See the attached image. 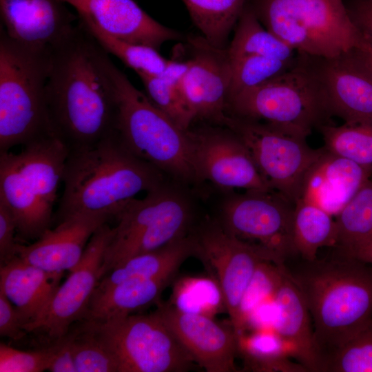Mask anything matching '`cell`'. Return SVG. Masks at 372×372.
Wrapping results in <instances>:
<instances>
[{
	"mask_svg": "<svg viewBox=\"0 0 372 372\" xmlns=\"http://www.w3.org/2000/svg\"><path fill=\"white\" fill-rule=\"evenodd\" d=\"M369 56H370V59L372 61V52H369Z\"/></svg>",
	"mask_w": 372,
	"mask_h": 372,
	"instance_id": "cell-46",
	"label": "cell"
},
{
	"mask_svg": "<svg viewBox=\"0 0 372 372\" xmlns=\"http://www.w3.org/2000/svg\"><path fill=\"white\" fill-rule=\"evenodd\" d=\"M63 273L46 271L15 256L0 266V291L15 307L24 326L45 309Z\"/></svg>",
	"mask_w": 372,
	"mask_h": 372,
	"instance_id": "cell-24",
	"label": "cell"
},
{
	"mask_svg": "<svg viewBox=\"0 0 372 372\" xmlns=\"http://www.w3.org/2000/svg\"><path fill=\"white\" fill-rule=\"evenodd\" d=\"M67 334L77 372H118L114 355L88 320L74 323Z\"/></svg>",
	"mask_w": 372,
	"mask_h": 372,
	"instance_id": "cell-34",
	"label": "cell"
},
{
	"mask_svg": "<svg viewBox=\"0 0 372 372\" xmlns=\"http://www.w3.org/2000/svg\"><path fill=\"white\" fill-rule=\"evenodd\" d=\"M329 152L351 160L372 172V123L318 127Z\"/></svg>",
	"mask_w": 372,
	"mask_h": 372,
	"instance_id": "cell-32",
	"label": "cell"
},
{
	"mask_svg": "<svg viewBox=\"0 0 372 372\" xmlns=\"http://www.w3.org/2000/svg\"><path fill=\"white\" fill-rule=\"evenodd\" d=\"M294 205L275 191L228 192L217 218L235 238L265 251L279 262L295 252Z\"/></svg>",
	"mask_w": 372,
	"mask_h": 372,
	"instance_id": "cell-13",
	"label": "cell"
},
{
	"mask_svg": "<svg viewBox=\"0 0 372 372\" xmlns=\"http://www.w3.org/2000/svg\"><path fill=\"white\" fill-rule=\"evenodd\" d=\"M355 48L329 57L311 56L331 116L344 123H372V61Z\"/></svg>",
	"mask_w": 372,
	"mask_h": 372,
	"instance_id": "cell-16",
	"label": "cell"
},
{
	"mask_svg": "<svg viewBox=\"0 0 372 372\" xmlns=\"http://www.w3.org/2000/svg\"><path fill=\"white\" fill-rule=\"evenodd\" d=\"M234 30L233 38L227 48L230 59L260 56L293 61L297 58L298 52L264 27L249 2Z\"/></svg>",
	"mask_w": 372,
	"mask_h": 372,
	"instance_id": "cell-28",
	"label": "cell"
},
{
	"mask_svg": "<svg viewBox=\"0 0 372 372\" xmlns=\"http://www.w3.org/2000/svg\"><path fill=\"white\" fill-rule=\"evenodd\" d=\"M174 276L132 279L102 291H95L83 320L105 321L128 316L143 307L157 303Z\"/></svg>",
	"mask_w": 372,
	"mask_h": 372,
	"instance_id": "cell-25",
	"label": "cell"
},
{
	"mask_svg": "<svg viewBox=\"0 0 372 372\" xmlns=\"http://www.w3.org/2000/svg\"><path fill=\"white\" fill-rule=\"evenodd\" d=\"M138 75L149 99L179 127L189 130L195 120L180 87L161 76Z\"/></svg>",
	"mask_w": 372,
	"mask_h": 372,
	"instance_id": "cell-37",
	"label": "cell"
},
{
	"mask_svg": "<svg viewBox=\"0 0 372 372\" xmlns=\"http://www.w3.org/2000/svg\"><path fill=\"white\" fill-rule=\"evenodd\" d=\"M285 267L269 260L260 262L246 291L241 304L245 331L253 311L268 298L273 297L280 282Z\"/></svg>",
	"mask_w": 372,
	"mask_h": 372,
	"instance_id": "cell-39",
	"label": "cell"
},
{
	"mask_svg": "<svg viewBox=\"0 0 372 372\" xmlns=\"http://www.w3.org/2000/svg\"><path fill=\"white\" fill-rule=\"evenodd\" d=\"M342 256L289 272L311 316L322 372L327 358L372 320V268Z\"/></svg>",
	"mask_w": 372,
	"mask_h": 372,
	"instance_id": "cell-3",
	"label": "cell"
},
{
	"mask_svg": "<svg viewBox=\"0 0 372 372\" xmlns=\"http://www.w3.org/2000/svg\"><path fill=\"white\" fill-rule=\"evenodd\" d=\"M323 372H372V320L327 358Z\"/></svg>",
	"mask_w": 372,
	"mask_h": 372,
	"instance_id": "cell-38",
	"label": "cell"
},
{
	"mask_svg": "<svg viewBox=\"0 0 372 372\" xmlns=\"http://www.w3.org/2000/svg\"><path fill=\"white\" fill-rule=\"evenodd\" d=\"M191 256H195V245L190 231L160 249L129 258L103 276L95 291H102L129 280L176 274L181 264Z\"/></svg>",
	"mask_w": 372,
	"mask_h": 372,
	"instance_id": "cell-26",
	"label": "cell"
},
{
	"mask_svg": "<svg viewBox=\"0 0 372 372\" xmlns=\"http://www.w3.org/2000/svg\"><path fill=\"white\" fill-rule=\"evenodd\" d=\"M23 147L0 153V198L15 218L17 239L27 242L51 228L68 149L58 138Z\"/></svg>",
	"mask_w": 372,
	"mask_h": 372,
	"instance_id": "cell-6",
	"label": "cell"
},
{
	"mask_svg": "<svg viewBox=\"0 0 372 372\" xmlns=\"http://www.w3.org/2000/svg\"><path fill=\"white\" fill-rule=\"evenodd\" d=\"M48 371L50 372H77L68 334L61 338L60 347Z\"/></svg>",
	"mask_w": 372,
	"mask_h": 372,
	"instance_id": "cell-44",
	"label": "cell"
},
{
	"mask_svg": "<svg viewBox=\"0 0 372 372\" xmlns=\"http://www.w3.org/2000/svg\"><path fill=\"white\" fill-rule=\"evenodd\" d=\"M113 232L108 223L94 232L80 262L59 286L45 309L37 319L23 326L27 333L43 340V345L60 340L74 323L84 319L100 280L104 255Z\"/></svg>",
	"mask_w": 372,
	"mask_h": 372,
	"instance_id": "cell-14",
	"label": "cell"
},
{
	"mask_svg": "<svg viewBox=\"0 0 372 372\" xmlns=\"http://www.w3.org/2000/svg\"><path fill=\"white\" fill-rule=\"evenodd\" d=\"M173 291V304L180 310L209 316L221 306L225 307L223 294L214 280L204 278H184Z\"/></svg>",
	"mask_w": 372,
	"mask_h": 372,
	"instance_id": "cell-36",
	"label": "cell"
},
{
	"mask_svg": "<svg viewBox=\"0 0 372 372\" xmlns=\"http://www.w3.org/2000/svg\"><path fill=\"white\" fill-rule=\"evenodd\" d=\"M194 164L203 184L208 181L225 191H270L249 149L230 129L207 125L189 129ZM273 191V190H272Z\"/></svg>",
	"mask_w": 372,
	"mask_h": 372,
	"instance_id": "cell-15",
	"label": "cell"
},
{
	"mask_svg": "<svg viewBox=\"0 0 372 372\" xmlns=\"http://www.w3.org/2000/svg\"><path fill=\"white\" fill-rule=\"evenodd\" d=\"M0 16L9 38L45 49L64 39L78 19L61 0H0Z\"/></svg>",
	"mask_w": 372,
	"mask_h": 372,
	"instance_id": "cell-21",
	"label": "cell"
},
{
	"mask_svg": "<svg viewBox=\"0 0 372 372\" xmlns=\"http://www.w3.org/2000/svg\"><path fill=\"white\" fill-rule=\"evenodd\" d=\"M108 70L116 98V132L123 144L168 179L189 189L201 185L189 130L176 125L111 59Z\"/></svg>",
	"mask_w": 372,
	"mask_h": 372,
	"instance_id": "cell-4",
	"label": "cell"
},
{
	"mask_svg": "<svg viewBox=\"0 0 372 372\" xmlns=\"http://www.w3.org/2000/svg\"><path fill=\"white\" fill-rule=\"evenodd\" d=\"M273 302L276 309L273 329L289 345L293 358L307 371L322 372V361L315 342L309 310L286 267Z\"/></svg>",
	"mask_w": 372,
	"mask_h": 372,
	"instance_id": "cell-22",
	"label": "cell"
},
{
	"mask_svg": "<svg viewBox=\"0 0 372 372\" xmlns=\"http://www.w3.org/2000/svg\"><path fill=\"white\" fill-rule=\"evenodd\" d=\"M296 59L293 61H285L260 56H246L230 59L227 101L236 95L258 87L284 73L294 64Z\"/></svg>",
	"mask_w": 372,
	"mask_h": 372,
	"instance_id": "cell-35",
	"label": "cell"
},
{
	"mask_svg": "<svg viewBox=\"0 0 372 372\" xmlns=\"http://www.w3.org/2000/svg\"><path fill=\"white\" fill-rule=\"evenodd\" d=\"M112 219L104 214H79L65 218L46 230L35 242H17L16 256L46 271H72L80 262L94 232Z\"/></svg>",
	"mask_w": 372,
	"mask_h": 372,
	"instance_id": "cell-20",
	"label": "cell"
},
{
	"mask_svg": "<svg viewBox=\"0 0 372 372\" xmlns=\"http://www.w3.org/2000/svg\"><path fill=\"white\" fill-rule=\"evenodd\" d=\"M371 176V170L325 149L308 174L300 198L337 216Z\"/></svg>",
	"mask_w": 372,
	"mask_h": 372,
	"instance_id": "cell-23",
	"label": "cell"
},
{
	"mask_svg": "<svg viewBox=\"0 0 372 372\" xmlns=\"http://www.w3.org/2000/svg\"><path fill=\"white\" fill-rule=\"evenodd\" d=\"M167 179L134 155L114 132L92 145L68 151L54 218L57 223L79 214L116 218L138 193L154 189Z\"/></svg>",
	"mask_w": 372,
	"mask_h": 372,
	"instance_id": "cell-2",
	"label": "cell"
},
{
	"mask_svg": "<svg viewBox=\"0 0 372 372\" xmlns=\"http://www.w3.org/2000/svg\"><path fill=\"white\" fill-rule=\"evenodd\" d=\"M156 304L154 312L206 371H238V336L234 328L224 327L205 315L183 311L168 302L160 300Z\"/></svg>",
	"mask_w": 372,
	"mask_h": 372,
	"instance_id": "cell-18",
	"label": "cell"
},
{
	"mask_svg": "<svg viewBox=\"0 0 372 372\" xmlns=\"http://www.w3.org/2000/svg\"><path fill=\"white\" fill-rule=\"evenodd\" d=\"M238 350L247 369L254 371L307 372L302 364L291 360V347L273 329L238 335Z\"/></svg>",
	"mask_w": 372,
	"mask_h": 372,
	"instance_id": "cell-29",
	"label": "cell"
},
{
	"mask_svg": "<svg viewBox=\"0 0 372 372\" xmlns=\"http://www.w3.org/2000/svg\"><path fill=\"white\" fill-rule=\"evenodd\" d=\"M50 54L51 49L14 41L1 26L0 153L57 138L45 95Z\"/></svg>",
	"mask_w": 372,
	"mask_h": 372,
	"instance_id": "cell-5",
	"label": "cell"
},
{
	"mask_svg": "<svg viewBox=\"0 0 372 372\" xmlns=\"http://www.w3.org/2000/svg\"><path fill=\"white\" fill-rule=\"evenodd\" d=\"M189 192L167 179L143 198L128 202L116 218L118 223L104 255L100 280L129 258L188 235L196 224Z\"/></svg>",
	"mask_w": 372,
	"mask_h": 372,
	"instance_id": "cell-7",
	"label": "cell"
},
{
	"mask_svg": "<svg viewBox=\"0 0 372 372\" xmlns=\"http://www.w3.org/2000/svg\"><path fill=\"white\" fill-rule=\"evenodd\" d=\"M338 227L329 213L303 198L294 205L293 244L295 252L304 260L317 259L319 249L336 247Z\"/></svg>",
	"mask_w": 372,
	"mask_h": 372,
	"instance_id": "cell-27",
	"label": "cell"
},
{
	"mask_svg": "<svg viewBox=\"0 0 372 372\" xmlns=\"http://www.w3.org/2000/svg\"><path fill=\"white\" fill-rule=\"evenodd\" d=\"M344 2L354 25L372 48V0Z\"/></svg>",
	"mask_w": 372,
	"mask_h": 372,
	"instance_id": "cell-43",
	"label": "cell"
},
{
	"mask_svg": "<svg viewBox=\"0 0 372 372\" xmlns=\"http://www.w3.org/2000/svg\"><path fill=\"white\" fill-rule=\"evenodd\" d=\"M347 256L372 265V240L355 249Z\"/></svg>",
	"mask_w": 372,
	"mask_h": 372,
	"instance_id": "cell-45",
	"label": "cell"
},
{
	"mask_svg": "<svg viewBox=\"0 0 372 372\" xmlns=\"http://www.w3.org/2000/svg\"><path fill=\"white\" fill-rule=\"evenodd\" d=\"M21 318L13 304L0 291V335L20 340L26 334Z\"/></svg>",
	"mask_w": 372,
	"mask_h": 372,
	"instance_id": "cell-42",
	"label": "cell"
},
{
	"mask_svg": "<svg viewBox=\"0 0 372 372\" xmlns=\"http://www.w3.org/2000/svg\"><path fill=\"white\" fill-rule=\"evenodd\" d=\"M61 1L76 10L79 19L121 41L159 50L163 43L183 37L151 17L134 0Z\"/></svg>",
	"mask_w": 372,
	"mask_h": 372,
	"instance_id": "cell-19",
	"label": "cell"
},
{
	"mask_svg": "<svg viewBox=\"0 0 372 372\" xmlns=\"http://www.w3.org/2000/svg\"><path fill=\"white\" fill-rule=\"evenodd\" d=\"M191 233L195 257L213 273L238 335L245 331L241 304L258 267L265 260L281 263L260 248L229 234L217 218L206 216L195 224Z\"/></svg>",
	"mask_w": 372,
	"mask_h": 372,
	"instance_id": "cell-12",
	"label": "cell"
},
{
	"mask_svg": "<svg viewBox=\"0 0 372 372\" xmlns=\"http://www.w3.org/2000/svg\"><path fill=\"white\" fill-rule=\"evenodd\" d=\"M87 320L114 355L118 372H185L195 362L154 311Z\"/></svg>",
	"mask_w": 372,
	"mask_h": 372,
	"instance_id": "cell-10",
	"label": "cell"
},
{
	"mask_svg": "<svg viewBox=\"0 0 372 372\" xmlns=\"http://www.w3.org/2000/svg\"><path fill=\"white\" fill-rule=\"evenodd\" d=\"M61 338L42 347L23 351L0 343L1 372H41L48 369L57 352Z\"/></svg>",
	"mask_w": 372,
	"mask_h": 372,
	"instance_id": "cell-40",
	"label": "cell"
},
{
	"mask_svg": "<svg viewBox=\"0 0 372 372\" xmlns=\"http://www.w3.org/2000/svg\"><path fill=\"white\" fill-rule=\"evenodd\" d=\"M223 127L244 143L271 189L295 205L301 198L308 174L325 149H315L306 138L229 114Z\"/></svg>",
	"mask_w": 372,
	"mask_h": 372,
	"instance_id": "cell-11",
	"label": "cell"
},
{
	"mask_svg": "<svg viewBox=\"0 0 372 372\" xmlns=\"http://www.w3.org/2000/svg\"><path fill=\"white\" fill-rule=\"evenodd\" d=\"M108 54L79 20L51 48L46 101L54 133L68 151L116 132L117 105Z\"/></svg>",
	"mask_w": 372,
	"mask_h": 372,
	"instance_id": "cell-1",
	"label": "cell"
},
{
	"mask_svg": "<svg viewBox=\"0 0 372 372\" xmlns=\"http://www.w3.org/2000/svg\"><path fill=\"white\" fill-rule=\"evenodd\" d=\"M227 113L306 139L331 117L311 56L300 53L284 73L229 99Z\"/></svg>",
	"mask_w": 372,
	"mask_h": 372,
	"instance_id": "cell-8",
	"label": "cell"
},
{
	"mask_svg": "<svg viewBox=\"0 0 372 372\" xmlns=\"http://www.w3.org/2000/svg\"><path fill=\"white\" fill-rule=\"evenodd\" d=\"M202 37L226 49L229 37L249 0H181Z\"/></svg>",
	"mask_w": 372,
	"mask_h": 372,
	"instance_id": "cell-30",
	"label": "cell"
},
{
	"mask_svg": "<svg viewBox=\"0 0 372 372\" xmlns=\"http://www.w3.org/2000/svg\"><path fill=\"white\" fill-rule=\"evenodd\" d=\"M338 242L348 255L372 240V179L361 187L336 216Z\"/></svg>",
	"mask_w": 372,
	"mask_h": 372,
	"instance_id": "cell-31",
	"label": "cell"
},
{
	"mask_svg": "<svg viewBox=\"0 0 372 372\" xmlns=\"http://www.w3.org/2000/svg\"><path fill=\"white\" fill-rule=\"evenodd\" d=\"M264 27L296 52L329 58L358 48L372 52L343 0H249Z\"/></svg>",
	"mask_w": 372,
	"mask_h": 372,
	"instance_id": "cell-9",
	"label": "cell"
},
{
	"mask_svg": "<svg viewBox=\"0 0 372 372\" xmlns=\"http://www.w3.org/2000/svg\"><path fill=\"white\" fill-rule=\"evenodd\" d=\"M78 20L86 27L108 54L118 58L137 74L161 76L167 69L170 59L161 56L158 50L150 46L115 39L104 33L90 22L79 18Z\"/></svg>",
	"mask_w": 372,
	"mask_h": 372,
	"instance_id": "cell-33",
	"label": "cell"
},
{
	"mask_svg": "<svg viewBox=\"0 0 372 372\" xmlns=\"http://www.w3.org/2000/svg\"><path fill=\"white\" fill-rule=\"evenodd\" d=\"M187 41L191 55L180 90L195 121L224 126L231 76L227 48H215L202 36H191Z\"/></svg>",
	"mask_w": 372,
	"mask_h": 372,
	"instance_id": "cell-17",
	"label": "cell"
},
{
	"mask_svg": "<svg viewBox=\"0 0 372 372\" xmlns=\"http://www.w3.org/2000/svg\"><path fill=\"white\" fill-rule=\"evenodd\" d=\"M15 218L4 200L0 198V265H3L15 256L17 243Z\"/></svg>",
	"mask_w": 372,
	"mask_h": 372,
	"instance_id": "cell-41",
	"label": "cell"
}]
</instances>
